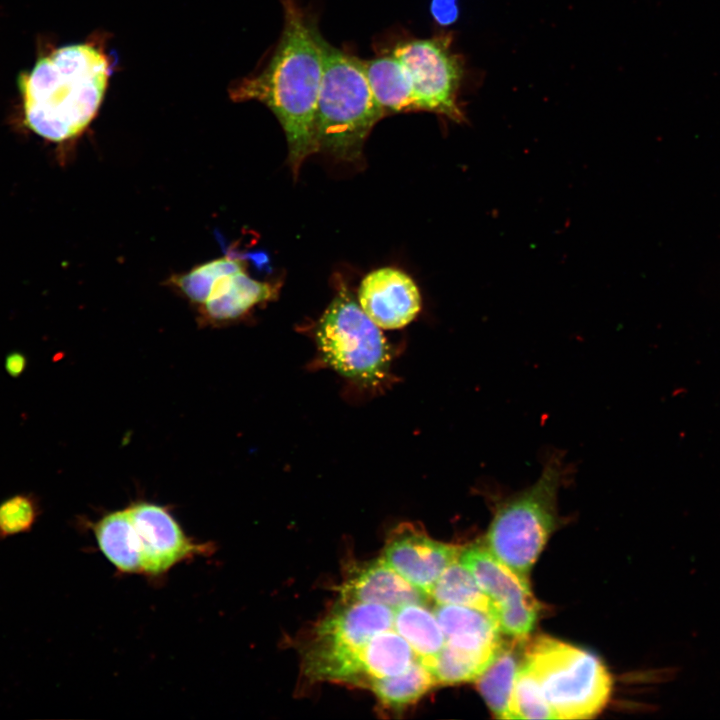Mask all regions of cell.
<instances>
[{
	"label": "cell",
	"mask_w": 720,
	"mask_h": 720,
	"mask_svg": "<svg viewBox=\"0 0 720 720\" xmlns=\"http://www.w3.org/2000/svg\"><path fill=\"white\" fill-rule=\"evenodd\" d=\"M429 597L436 604H453L491 614L493 604L469 569L459 559L450 564L433 585Z\"/></svg>",
	"instance_id": "22"
},
{
	"label": "cell",
	"mask_w": 720,
	"mask_h": 720,
	"mask_svg": "<svg viewBox=\"0 0 720 720\" xmlns=\"http://www.w3.org/2000/svg\"><path fill=\"white\" fill-rule=\"evenodd\" d=\"M359 305L382 329H398L409 324L421 308L419 290L404 272L385 267L372 271L362 280Z\"/></svg>",
	"instance_id": "11"
},
{
	"label": "cell",
	"mask_w": 720,
	"mask_h": 720,
	"mask_svg": "<svg viewBox=\"0 0 720 720\" xmlns=\"http://www.w3.org/2000/svg\"><path fill=\"white\" fill-rule=\"evenodd\" d=\"M137 531L142 572L161 574L179 561L206 551V545L193 543L166 508L149 502L127 507Z\"/></svg>",
	"instance_id": "10"
},
{
	"label": "cell",
	"mask_w": 720,
	"mask_h": 720,
	"mask_svg": "<svg viewBox=\"0 0 720 720\" xmlns=\"http://www.w3.org/2000/svg\"><path fill=\"white\" fill-rule=\"evenodd\" d=\"M459 561L469 569L482 591L490 598L493 604L490 616L495 611L537 601L528 579L507 567L485 545L464 548Z\"/></svg>",
	"instance_id": "13"
},
{
	"label": "cell",
	"mask_w": 720,
	"mask_h": 720,
	"mask_svg": "<svg viewBox=\"0 0 720 720\" xmlns=\"http://www.w3.org/2000/svg\"><path fill=\"white\" fill-rule=\"evenodd\" d=\"M394 627L410 644L417 659L431 670L445 644L435 613L425 603L404 604L395 610Z\"/></svg>",
	"instance_id": "19"
},
{
	"label": "cell",
	"mask_w": 720,
	"mask_h": 720,
	"mask_svg": "<svg viewBox=\"0 0 720 720\" xmlns=\"http://www.w3.org/2000/svg\"><path fill=\"white\" fill-rule=\"evenodd\" d=\"M394 616L383 604L340 600L316 626L305 649L306 674L360 684V652L372 637L394 626Z\"/></svg>",
	"instance_id": "7"
},
{
	"label": "cell",
	"mask_w": 720,
	"mask_h": 720,
	"mask_svg": "<svg viewBox=\"0 0 720 720\" xmlns=\"http://www.w3.org/2000/svg\"><path fill=\"white\" fill-rule=\"evenodd\" d=\"M434 613L446 644L473 652L496 653L503 642L493 618L483 611L436 604Z\"/></svg>",
	"instance_id": "14"
},
{
	"label": "cell",
	"mask_w": 720,
	"mask_h": 720,
	"mask_svg": "<svg viewBox=\"0 0 720 720\" xmlns=\"http://www.w3.org/2000/svg\"><path fill=\"white\" fill-rule=\"evenodd\" d=\"M338 589L342 601L378 603L391 608L408 603H426L429 599L383 557L352 565Z\"/></svg>",
	"instance_id": "12"
},
{
	"label": "cell",
	"mask_w": 720,
	"mask_h": 720,
	"mask_svg": "<svg viewBox=\"0 0 720 720\" xmlns=\"http://www.w3.org/2000/svg\"><path fill=\"white\" fill-rule=\"evenodd\" d=\"M244 269L241 258L227 255L196 266L187 273L174 275L170 282L191 302L203 305L220 278Z\"/></svg>",
	"instance_id": "24"
},
{
	"label": "cell",
	"mask_w": 720,
	"mask_h": 720,
	"mask_svg": "<svg viewBox=\"0 0 720 720\" xmlns=\"http://www.w3.org/2000/svg\"><path fill=\"white\" fill-rule=\"evenodd\" d=\"M385 111L373 96L363 60L323 42V73L317 102V151L358 160L365 139Z\"/></svg>",
	"instance_id": "4"
},
{
	"label": "cell",
	"mask_w": 720,
	"mask_h": 720,
	"mask_svg": "<svg viewBox=\"0 0 720 720\" xmlns=\"http://www.w3.org/2000/svg\"><path fill=\"white\" fill-rule=\"evenodd\" d=\"M450 34L411 39L398 43L393 51L412 83L417 110L465 121L458 103L464 76L462 59L451 48Z\"/></svg>",
	"instance_id": "8"
},
{
	"label": "cell",
	"mask_w": 720,
	"mask_h": 720,
	"mask_svg": "<svg viewBox=\"0 0 720 720\" xmlns=\"http://www.w3.org/2000/svg\"><path fill=\"white\" fill-rule=\"evenodd\" d=\"M510 719H556L539 682L523 661L515 680Z\"/></svg>",
	"instance_id": "25"
},
{
	"label": "cell",
	"mask_w": 720,
	"mask_h": 720,
	"mask_svg": "<svg viewBox=\"0 0 720 720\" xmlns=\"http://www.w3.org/2000/svg\"><path fill=\"white\" fill-rule=\"evenodd\" d=\"M523 662L539 682L556 719H589L607 705L612 679L591 652L547 635L528 642Z\"/></svg>",
	"instance_id": "5"
},
{
	"label": "cell",
	"mask_w": 720,
	"mask_h": 720,
	"mask_svg": "<svg viewBox=\"0 0 720 720\" xmlns=\"http://www.w3.org/2000/svg\"><path fill=\"white\" fill-rule=\"evenodd\" d=\"M27 362V357L24 353L13 351L6 355L4 368L9 376L16 378L24 373Z\"/></svg>",
	"instance_id": "28"
},
{
	"label": "cell",
	"mask_w": 720,
	"mask_h": 720,
	"mask_svg": "<svg viewBox=\"0 0 720 720\" xmlns=\"http://www.w3.org/2000/svg\"><path fill=\"white\" fill-rule=\"evenodd\" d=\"M571 474L561 452L553 451L545 457L536 482L495 505L485 546L525 579L557 526L558 492Z\"/></svg>",
	"instance_id": "3"
},
{
	"label": "cell",
	"mask_w": 720,
	"mask_h": 720,
	"mask_svg": "<svg viewBox=\"0 0 720 720\" xmlns=\"http://www.w3.org/2000/svg\"><path fill=\"white\" fill-rule=\"evenodd\" d=\"M374 98L386 112L417 110L409 75L394 54L363 61Z\"/></svg>",
	"instance_id": "17"
},
{
	"label": "cell",
	"mask_w": 720,
	"mask_h": 720,
	"mask_svg": "<svg viewBox=\"0 0 720 720\" xmlns=\"http://www.w3.org/2000/svg\"><path fill=\"white\" fill-rule=\"evenodd\" d=\"M497 652H473L445 643L431 671L438 684L452 685L473 681L490 665Z\"/></svg>",
	"instance_id": "23"
},
{
	"label": "cell",
	"mask_w": 720,
	"mask_h": 720,
	"mask_svg": "<svg viewBox=\"0 0 720 720\" xmlns=\"http://www.w3.org/2000/svg\"><path fill=\"white\" fill-rule=\"evenodd\" d=\"M94 530L101 551L117 569L142 572L140 542L127 508L106 514Z\"/></svg>",
	"instance_id": "18"
},
{
	"label": "cell",
	"mask_w": 720,
	"mask_h": 720,
	"mask_svg": "<svg viewBox=\"0 0 720 720\" xmlns=\"http://www.w3.org/2000/svg\"><path fill=\"white\" fill-rule=\"evenodd\" d=\"M430 11L439 24H451L458 16L457 0H431Z\"/></svg>",
	"instance_id": "27"
},
{
	"label": "cell",
	"mask_w": 720,
	"mask_h": 720,
	"mask_svg": "<svg viewBox=\"0 0 720 720\" xmlns=\"http://www.w3.org/2000/svg\"><path fill=\"white\" fill-rule=\"evenodd\" d=\"M366 685L384 707L401 710L416 703L438 683L431 670L417 659L404 672L372 679Z\"/></svg>",
	"instance_id": "21"
},
{
	"label": "cell",
	"mask_w": 720,
	"mask_h": 720,
	"mask_svg": "<svg viewBox=\"0 0 720 720\" xmlns=\"http://www.w3.org/2000/svg\"><path fill=\"white\" fill-rule=\"evenodd\" d=\"M462 550L460 546L436 541L422 528L404 522L387 538L383 559L429 597L439 576L459 559Z\"/></svg>",
	"instance_id": "9"
},
{
	"label": "cell",
	"mask_w": 720,
	"mask_h": 720,
	"mask_svg": "<svg viewBox=\"0 0 720 720\" xmlns=\"http://www.w3.org/2000/svg\"><path fill=\"white\" fill-rule=\"evenodd\" d=\"M284 27L267 65L232 89L238 101L264 103L279 120L294 175L317 152L315 125L323 73V42L315 18L298 0H282Z\"/></svg>",
	"instance_id": "1"
},
{
	"label": "cell",
	"mask_w": 720,
	"mask_h": 720,
	"mask_svg": "<svg viewBox=\"0 0 720 720\" xmlns=\"http://www.w3.org/2000/svg\"><path fill=\"white\" fill-rule=\"evenodd\" d=\"M315 338L322 359L343 377L364 386H376L386 378L389 345L346 288L320 318Z\"/></svg>",
	"instance_id": "6"
},
{
	"label": "cell",
	"mask_w": 720,
	"mask_h": 720,
	"mask_svg": "<svg viewBox=\"0 0 720 720\" xmlns=\"http://www.w3.org/2000/svg\"><path fill=\"white\" fill-rule=\"evenodd\" d=\"M417 655L410 644L395 631H384L372 637L360 652L361 683L395 676L404 672Z\"/></svg>",
	"instance_id": "20"
},
{
	"label": "cell",
	"mask_w": 720,
	"mask_h": 720,
	"mask_svg": "<svg viewBox=\"0 0 720 720\" xmlns=\"http://www.w3.org/2000/svg\"><path fill=\"white\" fill-rule=\"evenodd\" d=\"M109 74L106 55L88 43L60 47L40 58L19 78L26 125L53 142L76 137L95 117Z\"/></svg>",
	"instance_id": "2"
},
{
	"label": "cell",
	"mask_w": 720,
	"mask_h": 720,
	"mask_svg": "<svg viewBox=\"0 0 720 720\" xmlns=\"http://www.w3.org/2000/svg\"><path fill=\"white\" fill-rule=\"evenodd\" d=\"M275 289L240 270L220 278L202 305L205 320L223 323L236 320L255 305L271 300Z\"/></svg>",
	"instance_id": "15"
},
{
	"label": "cell",
	"mask_w": 720,
	"mask_h": 720,
	"mask_svg": "<svg viewBox=\"0 0 720 720\" xmlns=\"http://www.w3.org/2000/svg\"><path fill=\"white\" fill-rule=\"evenodd\" d=\"M523 642L503 641L493 661L475 680L477 690L496 718L510 719L515 680L523 661L519 653Z\"/></svg>",
	"instance_id": "16"
},
{
	"label": "cell",
	"mask_w": 720,
	"mask_h": 720,
	"mask_svg": "<svg viewBox=\"0 0 720 720\" xmlns=\"http://www.w3.org/2000/svg\"><path fill=\"white\" fill-rule=\"evenodd\" d=\"M38 513L31 495L17 494L0 504V534L11 535L28 530Z\"/></svg>",
	"instance_id": "26"
}]
</instances>
